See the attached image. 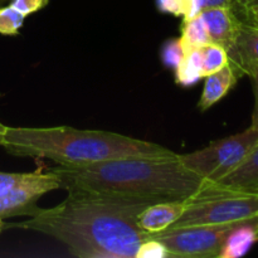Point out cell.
<instances>
[{"mask_svg": "<svg viewBox=\"0 0 258 258\" xmlns=\"http://www.w3.org/2000/svg\"><path fill=\"white\" fill-rule=\"evenodd\" d=\"M258 185V144L233 171L214 184L212 190L222 193H254Z\"/></svg>", "mask_w": 258, "mask_h": 258, "instance_id": "obj_9", "label": "cell"}, {"mask_svg": "<svg viewBox=\"0 0 258 258\" xmlns=\"http://www.w3.org/2000/svg\"><path fill=\"white\" fill-rule=\"evenodd\" d=\"M7 2L8 0H0V7H3V5H4Z\"/></svg>", "mask_w": 258, "mask_h": 258, "instance_id": "obj_28", "label": "cell"}, {"mask_svg": "<svg viewBox=\"0 0 258 258\" xmlns=\"http://www.w3.org/2000/svg\"><path fill=\"white\" fill-rule=\"evenodd\" d=\"M135 258H169V252L159 239L149 236L139 246Z\"/></svg>", "mask_w": 258, "mask_h": 258, "instance_id": "obj_20", "label": "cell"}, {"mask_svg": "<svg viewBox=\"0 0 258 258\" xmlns=\"http://www.w3.org/2000/svg\"><path fill=\"white\" fill-rule=\"evenodd\" d=\"M5 130H7V126H5L4 123H2V122H0V144H2L3 136H4V134H5Z\"/></svg>", "mask_w": 258, "mask_h": 258, "instance_id": "obj_26", "label": "cell"}, {"mask_svg": "<svg viewBox=\"0 0 258 258\" xmlns=\"http://www.w3.org/2000/svg\"><path fill=\"white\" fill-rule=\"evenodd\" d=\"M257 144L258 130L249 126L247 130L219 139L207 148L180 155V160L189 170L214 184L233 171Z\"/></svg>", "mask_w": 258, "mask_h": 258, "instance_id": "obj_5", "label": "cell"}, {"mask_svg": "<svg viewBox=\"0 0 258 258\" xmlns=\"http://www.w3.org/2000/svg\"><path fill=\"white\" fill-rule=\"evenodd\" d=\"M236 13H239L241 10L247 9V8L254 7L258 4V0H236Z\"/></svg>", "mask_w": 258, "mask_h": 258, "instance_id": "obj_25", "label": "cell"}, {"mask_svg": "<svg viewBox=\"0 0 258 258\" xmlns=\"http://www.w3.org/2000/svg\"><path fill=\"white\" fill-rule=\"evenodd\" d=\"M68 197L53 208H40L18 228L35 231L62 242L80 258H135L149 238L138 227V214L149 202L113 198L67 189Z\"/></svg>", "mask_w": 258, "mask_h": 258, "instance_id": "obj_1", "label": "cell"}, {"mask_svg": "<svg viewBox=\"0 0 258 258\" xmlns=\"http://www.w3.org/2000/svg\"><path fill=\"white\" fill-rule=\"evenodd\" d=\"M237 14H238V17L241 18L243 22L258 28V10L252 9V8H247V9L241 10V12L237 13Z\"/></svg>", "mask_w": 258, "mask_h": 258, "instance_id": "obj_23", "label": "cell"}, {"mask_svg": "<svg viewBox=\"0 0 258 258\" xmlns=\"http://www.w3.org/2000/svg\"><path fill=\"white\" fill-rule=\"evenodd\" d=\"M256 191H258V185H257V188H256V190H254V193H256Z\"/></svg>", "mask_w": 258, "mask_h": 258, "instance_id": "obj_30", "label": "cell"}, {"mask_svg": "<svg viewBox=\"0 0 258 258\" xmlns=\"http://www.w3.org/2000/svg\"><path fill=\"white\" fill-rule=\"evenodd\" d=\"M252 9H256V10H258V4L257 5H254V7H251Z\"/></svg>", "mask_w": 258, "mask_h": 258, "instance_id": "obj_29", "label": "cell"}, {"mask_svg": "<svg viewBox=\"0 0 258 258\" xmlns=\"http://www.w3.org/2000/svg\"><path fill=\"white\" fill-rule=\"evenodd\" d=\"M236 0H203V9L211 8H232L236 9Z\"/></svg>", "mask_w": 258, "mask_h": 258, "instance_id": "obj_24", "label": "cell"}, {"mask_svg": "<svg viewBox=\"0 0 258 258\" xmlns=\"http://www.w3.org/2000/svg\"><path fill=\"white\" fill-rule=\"evenodd\" d=\"M5 228V223H4V221H3V219H0V233H2L3 232V229Z\"/></svg>", "mask_w": 258, "mask_h": 258, "instance_id": "obj_27", "label": "cell"}, {"mask_svg": "<svg viewBox=\"0 0 258 258\" xmlns=\"http://www.w3.org/2000/svg\"><path fill=\"white\" fill-rule=\"evenodd\" d=\"M179 38H180V42L185 50L202 48L211 43V38H209L208 30H207L202 14L193 19L184 20L181 24V35Z\"/></svg>", "mask_w": 258, "mask_h": 258, "instance_id": "obj_15", "label": "cell"}, {"mask_svg": "<svg viewBox=\"0 0 258 258\" xmlns=\"http://www.w3.org/2000/svg\"><path fill=\"white\" fill-rule=\"evenodd\" d=\"M239 223L168 228L150 236L166 247L169 257L212 258L219 256L228 233Z\"/></svg>", "mask_w": 258, "mask_h": 258, "instance_id": "obj_7", "label": "cell"}, {"mask_svg": "<svg viewBox=\"0 0 258 258\" xmlns=\"http://www.w3.org/2000/svg\"><path fill=\"white\" fill-rule=\"evenodd\" d=\"M229 64L238 77L244 75L248 67H258V28L242 22L237 38L236 53Z\"/></svg>", "mask_w": 258, "mask_h": 258, "instance_id": "obj_11", "label": "cell"}, {"mask_svg": "<svg viewBox=\"0 0 258 258\" xmlns=\"http://www.w3.org/2000/svg\"><path fill=\"white\" fill-rule=\"evenodd\" d=\"M201 60L202 73L203 78H206L229 64V55L223 47L211 42L201 48Z\"/></svg>", "mask_w": 258, "mask_h": 258, "instance_id": "obj_16", "label": "cell"}, {"mask_svg": "<svg viewBox=\"0 0 258 258\" xmlns=\"http://www.w3.org/2000/svg\"><path fill=\"white\" fill-rule=\"evenodd\" d=\"M24 20L25 15L14 9L12 5L0 7V34L10 37L19 35Z\"/></svg>", "mask_w": 258, "mask_h": 258, "instance_id": "obj_18", "label": "cell"}, {"mask_svg": "<svg viewBox=\"0 0 258 258\" xmlns=\"http://www.w3.org/2000/svg\"><path fill=\"white\" fill-rule=\"evenodd\" d=\"M159 12L181 17L184 20L198 17L203 10V0H156Z\"/></svg>", "mask_w": 258, "mask_h": 258, "instance_id": "obj_17", "label": "cell"}, {"mask_svg": "<svg viewBox=\"0 0 258 258\" xmlns=\"http://www.w3.org/2000/svg\"><path fill=\"white\" fill-rule=\"evenodd\" d=\"M258 218L239 223L227 236L218 258H238L248 253L258 241Z\"/></svg>", "mask_w": 258, "mask_h": 258, "instance_id": "obj_13", "label": "cell"}, {"mask_svg": "<svg viewBox=\"0 0 258 258\" xmlns=\"http://www.w3.org/2000/svg\"><path fill=\"white\" fill-rule=\"evenodd\" d=\"M52 170L59 176L64 189L149 203L189 201L211 184L189 170L175 153L58 165Z\"/></svg>", "mask_w": 258, "mask_h": 258, "instance_id": "obj_2", "label": "cell"}, {"mask_svg": "<svg viewBox=\"0 0 258 258\" xmlns=\"http://www.w3.org/2000/svg\"><path fill=\"white\" fill-rule=\"evenodd\" d=\"M185 55V49L180 42V38L168 39L161 45L160 57L161 62L166 68L175 70Z\"/></svg>", "mask_w": 258, "mask_h": 258, "instance_id": "obj_19", "label": "cell"}, {"mask_svg": "<svg viewBox=\"0 0 258 258\" xmlns=\"http://www.w3.org/2000/svg\"><path fill=\"white\" fill-rule=\"evenodd\" d=\"M48 4L49 0H10V5L25 17L44 9Z\"/></svg>", "mask_w": 258, "mask_h": 258, "instance_id": "obj_21", "label": "cell"}, {"mask_svg": "<svg viewBox=\"0 0 258 258\" xmlns=\"http://www.w3.org/2000/svg\"><path fill=\"white\" fill-rule=\"evenodd\" d=\"M257 231H258V223H257Z\"/></svg>", "mask_w": 258, "mask_h": 258, "instance_id": "obj_31", "label": "cell"}, {"mask_svg": "<svg viewBox=\"0 0 258 258\" xmlns=\"http://www.w3.org/2000/svg\"><path fill=\"white\" fill-rule=\"evenodd\" d=\"M212 43L221 45L228 52L229 63L236 53L237 38L243 20L232 8H211L202 10Z\"/></svg>", "mask_w": 258, "mask_h": 258, "instance_id": "obj_8", "label": "cell"}, {"mask_svg": "<svg viewBox=\"0 0 258 258\" xmlns=\"http://www.w3.org/2000/svg\"><path fill=\"white\" fill-rule=\"evenodd\" d=\"M258 218V191L222 193L208 185L190 198L180 218L169 228L190 226H216Z\"/></svg>", "mask_w": 258, "mask_h": 258, "instance_id": "obj_4", "label": "cell"}, {"mask_svg": "<svg viewBox=\"0 0 258 258\" xmlns=\"http://www.w3.org/2000/svg\"><path fill=\"white\" fill-rule=\"evenodd\" d=\"M62 188V180L53 170L42 173L0 171V219L32 217L39 211L38 201L44 194Z\"/></svg>", "mask_w": 258, "mask_h": 258, "instance_id": "obj_6", "label": "cell"}, {"mask_svg": "<svg viewBox=\"0 0 258 258\" xmlns=\"http://www.w3.org/2000/svg\"><path fill=\"white\" fill-rule=\"evenodd\" d=\"M188 201H168L149 204L138 214V227L146 234H155L173 226L186 208Z\"/></svg>", "mask_w": 258, "mask_h": 258, "instance_id": "obj_10", "label": "cell"}, {"mask_svg": "<svg viewBox=\"0 0 258 258\" xmlns=\"http://www.w3.org/2000/svg\"><path fill=\"white\" fill-rule=\"evenodd\" d=\"M244 75L248 76L253 83V93H254V108L252 113V127L258 130V67H248L244 72Z\"/></svg>", "mask_w": 258, "mask_h": 258, "instance_id": "obj_22", "label": "cell"}, {"mask_svg": "<svg viewBox=\"0 0 258 258\" xmlns=\"http://www.w3.org/2000/svg\"><path fill=\"white\" fill-rule=\"evenodd\" d=\"M238 75L231 64L206 77L202 97L198 102L201 111H207L222 100L237 83Z\"/></svg>", "mask_w": 258, "mask_h": 258, "instance_id": "obj_12", "label": "cell"}, {"mask_svg": "<svg viewBox=\"0 0 258 258\" xmlns=\"http://www.w3.org/2000/svg\"><path fill=\"white\" fill-rule=\"evenodd\" d=\"M174 71H175V83L181 87H190L202 80L203 73H202L201 48L185 50L183 60Z\"/></svg>", "mask_w": 258, "mask_h": 258, "instance_id": "obj_14", "label": "cell"}, {"mask_svg": "<svg viewBox=\"0 0 258 258\" xmlns=\"http://www.w3.org/2000/svg\"><path fill=\"white\" fill-rule=\"evenodd\" d=\"M0 146L19 158L49 159L58 165H83L127 156H165L174 151L151 141L71 126L9 127Z\"/></svg>", "mask_w": 258, "mask_h": 258, "instance_id": "obj_3", "label": "cell"}]
</instances>
